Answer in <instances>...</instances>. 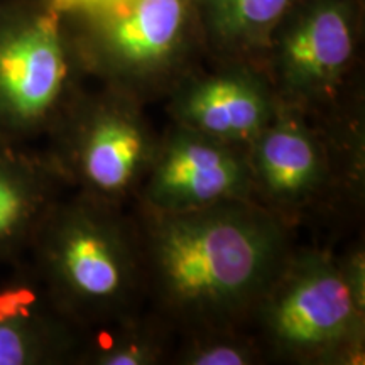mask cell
I'll use <instances>...</instances> for the list:
<instances>
[{"instance_id":"6da1fadb","label":"cell","mask_w":365,"mask_h":365,"mask_svg":"<svg viewBox=\"0 0 365 365\" xmlns=\"http://www.w3.org/2000/svg\"><path fill=\"white\" fill-rule=\"evenodd\" d=\"M144 294L180 333L242 328L293 252L291 225L255 200L140 210Z\"/></svg>"},{"instance_id":"7a4b0ae2","label":"cell","mask_w":365,"mask_h":365,"mask_svg":"<svg viewBox=\"0 0 365 365\" xmlns=\"http://www.w3.org/2000/svg\"><path fill=\"white\" fill-rule=\"evenodd\" d=\"M31 249L34 271L81 330L137 312L144 296L137 225L120 205L83 193L59 200Z\"/></svg>"},{"instance_id":"3957f363","label":"cell","mask_w":365,"mask_h":365,"mask_svg":"<svg viewBox=\"0 0 365 365\" xmlns=\"http://www.w3.org/2000/svg\"><path fill=\"white\" fill-rule=\"evenodd\" d=\"M68 19L86 75L144 103L193 71L203 48L195 0H103Z\"/></svg>"},{"instance_id":"277c9868","label":"cell","mask_w":365,"mask_h":365,"mask_svg":"<svg viewBox=\"0 0 365 365\" xmlns=\"http://www.w3.org/2000/svg\"><path fill=\"white\" fill-rule=\"evenodd\" d=\"M262 349L287 362L364 364L365 304L340 259L318 249L294 250L250 318Z\"/></svg>"},{"instance_id":"5b68a950","label":"cell","mask_w":365,"mask_h":365,"mask_svg":"<svg viewBox=\"0 0 365 365\" xmlns=\"http://www.w3.org/2000/svg\"><path fill=\"white\" fill-rule=\"evenodd\" d=\"M68 14L46 0L0 4V139L49 134L83 91Z\"/></svg>"},{"instance_id":"8992f818","label":"cell","mask_w":365,"mask_h":365,"mask_svg":"<svg viewBox=\"0 0 365 365\" xmlns=\"http://www.w3.org/2000/svg\"><path fill=\"white\" fill-rule=\"evenodd\" d=\"M346 112L317 117L279 103L247 148L252 198L289 225L364 176V130Z\"/></svg>"},{"instance_id":"52a82bcc","label":"cell","mask_w":365,"mask_h":365,"mask_svg":"<svg viewBox=\"0 0 365 365\" xmlns=\"http://www.w3.org/2000/svg\"><path fill=\"white\" fill-rule=\"evenodd\" d=\"M364 43V0H298L261 66L279 103L309 115L345 110Z\"/></svg>"},{"instance_id":"ba28073f","label":"cell","mask_w":365,"mask_h":365,"mask_svg":"<svg viewBox=\"0 0 365 365\" xmlns=\"http://www.w3.org/2000/svg\"><path fill=\"white\" fill-rule=\"evenodd\" d=\"M49 135L48 156L66 186L120 207L137 195L159 137L144 102L107 85L81 91Z\"/></svg>"},{"instance_id":"9c48e42d","label":"cell","mask_w":365,"mask_h":365,"mask_svg":"<svg viewBox=\"0 0 365 365\" xmlns=\"http://www.w3.org/2000/svg\"><path fill=\"white\" fill-rule=\"evenodd\" d=\"M140 210L178 213L232 200H254L247 149L171 122L159 134L137 190Z\"/></svg>"},{"instance_id":"30bf717a","label":"cell","mask_w":365,"mask_h":365,"mask_svg":"<svg viewBox=\"0 0 365 365\" xmlns=\"http://www.w3.org/2000/svg\"><path fill=\"white\" fill-rule=\"evenodd\" d=\"M171 122L247 149L279 107L259 63L220 61L212 71H190L170 93Z\"/></svg>"},{"instance_id":"8fae6325","label":"cell","mask_w":365,"mask_h":365,"mask_svg":"<svg viewBox=\"0 0 365 365\" xmlns=\"http://www.w3.org/2000/svg\"><path fill=\"white\" fill-rule=\"evenodd\" d=\"M81 331L34 267L0 284V365L75 362Z\"/></svg>"},{"instance_id":"7c38bea8","label":"cell","mask_w":365,"mask_h":365,"mask_svg":"<svg viewBox=\"0 0 365 365\" xmlns=\"http://www.w3.org/2000/svg\"><path fill=\"white\" fill-rule=\"evenodd\" d=\"M65 186L49 156H34L0 139V261L31 249Z\"/></svg>"},{"instance_id":"4fadbf2b","label":"cell","mask_w":365,"mask_h":365,"mask_svg":"<svg viewBox=\"0 0 365 365\" xmlns=\"http://www.w3.org/2000/svg\"><path fill=\"white\" fill-rule=\"evenodd\" d=\"M298 0H195L203 48L220 61L261 65L276 27Z\"/></svg>"},{"instance_id":"5bb4252c","label":"cell","mask_w":365,"mask_h":365,"mask_svg":"<svg viewBox=\"0 0 365 365\" xmlns=\"http://www.w3.org/2000/svg\"><path fill=\"white\" fill-rule=\"evenodd\" d=\"M171 327L137 312L86 327L75 362L85 365H156L168 357Z\"/></svg>"},{"instance_id":"9a60e30c","label":"cell","mask_w":365,"mask_h":365,"mask_svg":"<svg viewBox=\"0 0 365 365\" xmlns=\"http://www.w3.org/2000/svg\"><path fill=\"white\" fill-rule=\"evenodd\" d=\"M176 364L182 365H254L262 362L264 349L257 336L242 328H213L182 333Z\"/></svg>"},{"instance_id":"2e32d148","label":"cell","mask_w":365,"mask_h":365,"mask_svg":"<svg viewBox=\"0 0 365 365\" xmlns=\"http://www.w3.org/2000/svg\"><path fill=\"white\" fill-rule=\"evenodd\" d=\"M341 269L349 281L350 287H352L354 294L357 296L360 303L365 304V259H364V250L357 249L354 252H350L346 257L340 259Z\"/></svg>"},{"instance_id":"e0dca14e","label":"cell","mask_w":365,"mask_h":365,"mask_svg":"<svg viewBox=\"0 0 365 365\" xmlns=\"http://www.w3.org/2000/svg\"><path fill=\"white\" fill-rule=\"evenodd\" d=\"M46 2L53 4V6L58 7L59 11L71 14V12L83 11V9L95 6V4L98 2H103V0H46Z\"/></svg>"}]
</instances>
